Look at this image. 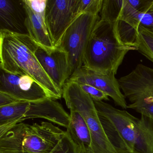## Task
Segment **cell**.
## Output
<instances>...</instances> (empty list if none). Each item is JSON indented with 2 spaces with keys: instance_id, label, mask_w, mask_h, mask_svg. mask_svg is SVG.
<instances>
[{
  "instance_id": "ffe728a7",
  "label": "cell",
  "mask_w": 153,
  "mask_h": 153,
  "mask_svg": "<svg viewBox=\"0 0 153 153\" xmlns=\"http://www.w3.org/2000/svg\"><path fill=\"white\" fill-rule=\"evenodd\" d=\"M80 148L66 131L57 146L50 153H80Z\"/></svg>"
},
{
  "instance_id": "277c9868",
  "label": "cell",
  "mask_w": 153,
  "mask_h": 153,
  "mask_svg": "<svg viewBox=\"0 0 153 153\" xmlns=\"http://www.w3.org/2000/svg\"><path fill=\"white\" fill-rule=\"evenodd\" d=\"M62 97L70 110L79 112L85 119L91 137V153H118L106 136L94 100L76 82L67 80Z\"/></svg>"
},
{
  "instance_id": "cb8c5ba5",
  "label": "cell",
  "mask_w": 153,
  "mask_h": 153,
  "mask_svg": "<svg viewBox=\"0 0 153 153\" xmlns=\"http://www.w3.org/2000/svg\"><path fill=\"white\" fill-rule=\"evenodd\" d=\"M80 153H91L88 149L80 148Z\"/></svg>"
},
{
  "instance_id": "2e32d148",
  "label": "cell",
  "mask_w": 153,
  "mask_h": 153,
  "mask_svg": "<svg viewBox=\"0 0 153 153\" xmlns=\"http://www.w3.org/2000/svg\"><path fill=\"white\" fill-rule=\"evenodd\" d=\"M67 129L80 148L90 149L91 134L85 119L79 112L70 110V122Z\"/></svg>"
},
{
  "instance_id": "6da1fadb",
  "label": "cell",
  "mask_w": 153,
  "mask_h": 153,
  "mask_svg": "<svg viewBox=\"0 0 153 153\" xmlns=\"http://www.w3.org/2000/svg\"><path fill=\"white\" fill-rule=\"evenodd\" d=\"M38 46L28 34L0 30V68L8 73L31 77L51 99H60L62 91L53 82L36 56Z\"/></svg>"
},
{
  "instance_id": "52a82bcc",
  "label": "cell",
  "mask_w": 153,
  "mask_h": 153,
  "mask_svg": "<svg viewBox=\"0 0 153 153\" xmlns=\"http://www.w3.org/2000/svg\"><path fill=\"white\" fill-rule=\"evenodd\" d=\"M131 109L153 120V68L139 64L130 73L118 79Z\"/></svg>"
},
{
  "instance_id": "9a60e30c",
  "label": "cell",
  "mask_w": 153,
  "mask_h": 153,
  "mask_svg": "<svg viewBox=\"0 0 153 153\" xmlns=\"http://www.w3.org/2000/svg\"><path fill=\"white\" fill-rule=\"evenodd\" d=\"M26 18L23 0H0V30L27 34Z\"/></svg>"
},
{
  "instance_id": "8992f818",
  "label": "cell",
  "mask_w": 153,
  "mask_h": 153,
  "mask_svg": "<svg viewBox=\"0 0 153 153\" xmlns=\"http://www.w3.org/2000/svg\"><path fill=\"white\" fill-rule=\"evenodd\" d=\"M35 118L45 119L66 128L70 122V114L59 102L50 98L36 102H18L0 107V128Z\"/></svg>"
},
{
  "instance_id": "7402d4cb",
  "label": "cell",
  "mask_w": 153,
  "mask_h": 153,
  "mask_svg": "<svg viewBox=\"0 0 153 153\" xmlns=\"http://www.w3.org/2000/svg\"><path fill=\"white\" fill-rule=\"evenodd\" d=\"M83 90L88 94L94 101H108L109 96L102 91L94 87L87 84H79Z\"/></svg>"
},
{
  "instance_id": "d6986e66",
  "label": "cell",
  "mask_w": 153,
  "mask_h": 153,
  "mask_svg": "<svg viewBox=\"0 0 153 153\" xmlns=\"http://www.w3.org/2000/svg\"><path fill=\"white\" fill-rule=\"evenodd\" d=\"M123 2V0H103L100 13L101 20L116 23L120 15Z\"/></svg>"
},
{
  "instance_id": "7a4b0ae2",
  "label": "cell",
  "mask_w": 153,
  "mask_h": 153,
  "mask_svg": "<svg viewBox=\"0 0 153 153\" xmlns=\"http://www.w3.org/2000/svg\"><path fill=\"white\" fill-rule=\"evenodd\" d=\"M137 50L135 46L125 44L121 41L116 23L100 20L88 43L83 66L99 74L116 75L126 54Z\"/></svg>"
},
{
  "instance_id": "4fadbf2b",
  "label": "cell",
  "mask_w": 153,
  "mask_h": 153,
  "mask_svg": "<svg viewBox=\"0 0 153 153\" xmlns=\"http://www.w3.org/2000/svg\"><path fill=\"white\" fill-rule=\"evenodd\" d=\"M35 55L53 82L62 91L65 83L72 75L67 53L58 48L48 50L39 45Z\"/></svg>"
},
{
  "instance_id": "ac0fdd59",
  "label": "cell",
  "mask_w": 153,
  "mask_h": 153,
  "mask_svg": "<svg viewBox=\"0 0 153 153\" xmlns=\"http://www.w3.org/2000/svg\"><path fill=\"white\" fill-rule=\"evenodd\" d=\"M134 45L137 51L153 63V27L139 26Z\"/></svg>"
},
{
  "instance_id": "603a6c76",
  "label": "cell",
  "mask_w": 153,
  "mask_h": 153,
  "mask_svg": "<svg viewBox=\"0 0 153 153\" xmlns=\"http://www.w3.org/2000/svg\"><path fill=\"white\" fill-rule=\"evenodd\" d=\"M20 101L10 96L9 95L0 92V107L10 105Z\"/></svg>"
},
{
  "instance_id": "e0dca14e",
  "label": "cell",
  "mask_w": 153,
  "mask_h": 153,
  "mask_svg": "<svg viewBox=\"0 0 153 153\" xmlns=\"http://www.w3.org/2000/svg\"><path fill=\"white\" fill-rule=\"evenodd\" d=\"M137 138L133 153H153V120L141 115L137 122Z\"/></svg>"
},
{
  "instance_id": "ba28073f",
  "label": "cell",
  "mask_w": 153,
  "mask_h": 153,
  "mask_svg": "<svg viewBox=\"0 0 153 153\" xmlns=\"http://www.w3.org/2000/svg\"><path fill=\"white\" fill-rule=\"evenodd\" d=\"M100 16L84 13L77 17L66 30L57 48L67 54L72 74L84 64L88 43Z\"/></svg>"
},
{
  "instance_id": "5b68a950",
  "label": "cell",
  "mask_w": 153,
  "mask_h": 153,
  "mask_svg": "<svg viewBox=\"0 0 153 153\" xmlns=\"http://www.w3.org/2000/svg\"><path fill=\"white\" fill-rule=\"evenodd\" d=\"M94 102L105 132L114 149L118 153H133L138 118L103 101Z\"/></svg>"
},
{
  "instance_id": "5bb4252c",
  "label": "cell",
  "mask_w": 153,
  "mask_h": 153,
  "mask_svg": "<svg viewBox=\"0 0 153 153\" xmlns=\"http://www.w3.org/2000/svg\"><path fill=\"white\" fill-rule=\"evenodd\" d=\"M47 0H23L27 12L25 25L28 34L39 45L48 50L55 49L45 24Z\"/></svg>"
},
{
  "instance_id": "8fae6325",
  "label": "cell",
  "mask_w": 153,
  "mask_h": 153,
  "mask_svg": "<svg viewBox=\"0 0 153 153\" xmlns=\"http://www.w3.org/2000/svg\"><path fill=\"white\" fill-rule=\"evenodd\" d=\"M119 36L124 44L134 46L140 26L153 27V0L144 10L137 11L123 0L120 15L116 22Z\"/></svg>"
},
{
  "instance_id": "9c48e42d",
  "label": "cell",
  "mask_w": 153,
  "mask_h": 153,
  "mask_svg": "<svg viewBox=\"0 0 153 153\" xmlns=\"http://www.w3.org/2000/svg\"><path fill=\"white\" fill-rule=\"evenodd\" d=\"M78 0H47L45 24L54 48H57L62 36L77 17Z\"/></svg>"
},
{
  "instance_id": "3957f363",
  "label": "cell",
  "mask_w": 153,
  "mask_h": 153,
  "mask_svg": "<svg viewBox=\"0 0 153 153\" xmlns=\"http://www.w3.org/2000/svg\"><path fill=\"white\" fill-rule=\"evenodd\" d=\"M65 132L48 122L0 128V153H50Z\"/></svg>"
},
{
  "instance_id": "7c38bea8",
  "label": "cell",
  "mask_w": 153,
  "mask_h": 153,
  "mask_svg": "<svg viewBox=\"0 0 153 153\" xmlns=\"http://www.w3.org/2000/svg\"><path fill=\"white\" fill-rule=\"evenodd\" d=\"M115 75L113 73L99 74L83 66L76 71L68 80L94 87L111 97L115 105L127 109L126 98L121 91L120 83Z\"/></svg>"
},
{
  "instance_id": "30bf717a",
  "label": "cell",
  "mask_w": 153,
  "mask_h": 153,
  "mask_svg": "<svg viewBox=\"0 0 153 153\" xmlns=\"http://www.w3.org/2000/svg\"><path fill=\"white\" fill-rule=\"evenodd\" d=\"M0 92L20 102H36L50 98L46 91L31 77L11 74L1 69Z\"/></svg>"
},
{
  "instance_id": "44dd1931",
  "label": "cell",
  "mask_w": 153,
  "mask_h": 153,
  "mask_svg": "<svg viewBox=\"0 0 153 153\" xmlns=\"http://www.w3.org/2000/svg\"><path fill=\"white\" fill-rule=\"evenodd\" d=\"M103 0H78L77 17L84 13L98 15L101 12Z\"/></svg>"
}]
</instances>
